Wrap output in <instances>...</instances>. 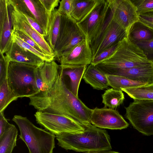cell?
<instances>
[{"label": "cell", "instance_id": "obj_1", "mask_svg": "<svg viewBox=\"0 0 153 153\" xmlns=\"http://www.w3.org/2000/svg\"><path fill=\"white\" fill-rule=\"evenodd\" d=\"M59 74L52 88L46 92L29 97V104L37 111L64 115L79 122L85 128L91 125L92 109L88 108L68 88Z\"/></svg>", "mask_w": 153, "mask_h": 153}, {"label": "cell", "instance_id": "obj_2", "mask_svg": "<svg viewBox=\"0 0 153 153\" xmlns=\"http://www.w3.org/2000/svg\"><path fill=\"white\" fill-rule=\"evenodd\" d=\"M56 137L58 145L66 150L85 153L112 149L107 131L92 124L85 127L82 133H63Z\"/></svg>", "mask_w": 153, "mask_h": 153}, {"label": "cell", "instance_id": "obj_3", "mask_svg": "<svg viewBox=\"0 0 153 153\" xmlns=\"http://www.w3.org/2000/svg\"><path fill=\"white\" fill-rule=\"evenodd\" d=\"M12 120L18 127L19 138L26 144L29 153H53L55 135L36 127L26 117L15 115Z\"/></svg>", "mask_w": 153, "mask_h": 153}, {"label": "cell", "instance_id": "obj_4", "mask_svg": "<svg viewBox=\"0 0 153 153\" xmlns=\"http://www.w3.org/2000/svg\"><path fill=\"white\" fill-rule=\"evenodd\" d=\"M128 37L120 41L114 52L96 65L99 69H125L152 63Z\"/></svg>", "mask_w": 153, "mask_h": 153}, {"label": "cell", "instance_id": "obj_5", "mask_svg": "<svg viewBox=\"0 0 153 153\" xmlns=\"http://www.w3.org/2000/svg\"><path fill=\"white\" fill-rule=\"evenodd\" d=\"M38 67L10 62L7 80L9 87L17 98H29L38 93L35 77Z\"/></svg>", "mask_w": 153, "mask_h": 153}, {"label": "cell", "instance_id": "obj_6", "mask_svg": "<svg viewBox=\"0 0 153 153\" xmlns=\"http://www.w3.org/2000/svg\"><path fill=\"white\" fill-rule=\"evenodd\" d=\"M128 32L113 20L110 9L103 24L89 43L93 58L127 37Z\"/></svg>", "mask_w": 153, "mask_h": 153}, {"label": "cell", "instance_id": "obj_7", "mask_svg": "<svg viewBox=\"0 0 153 153\" xmlns=\"http://www.w3.org/2000/svg\"><path fill=\"white\" fill-rule=\"evenodd\" d=\"M86 39L74 19L61 15L59 32L54 51L55 59L58 60Z\"/></svg>", "mask_w": 153, "mask_h": 153}, {"label": "cell", "instance_id": "obj_8", "mask_svg": "<svg viewBox=\"0 0 153 153\" xmlns=\"http://www.w3.org/2000/svg\"><path fill=\"white\" fill-rule=\"evenodd\" d=\"M126 117L142 134L153 135V100H134L125 108Z\"/></svg>", "mask_w": 153, "mask_h": 153}, {"label": "cell", "instance_id": "obj_9", "mask_svg": "<svg viewBox=\"0 0 153 153\" xmlns=\"http://www.w3.org/2000/svg\"><path fill=\"white\" fill-rule=\"evenodd\" d=\"M34 115L38 124L56 136L63 133H81L85 129L79 122L66 115L39 111Z\"/></svg>", "mask_w": 153, "mask_h": 153}, {"label": "cell", "instance_id": "obj_10", "mask_svg": "<svg viewBox=\"0 0 153 153\" xmlns=\"http://www.w3.org/2000/svg\"><path fill=\"white\" fill-rule=\"evenodd\" d=\"M109 10L106 0H99L92 11L82 20L77 22L88 43L103 25Z\"/></svg>", "mask_w": 153, "mask_h": 153}, {"label": "cell", "instance_id": "obj_11", "mask_svg": "<svg viewBox=\"0 0 153 153\" xmlns=\"http://www.w3.org/2000/svg\"><path fill=\"white\" fill-rule=\"evenodd\" d=\"M91 122L94 126L102 129L121 130L129 126L118 111L105 107L92 109Z\"/></svg>", "mask_w": 153, "mask_h": 153}, {"label": "cell", "instance_id": "obj_12", "mask_svg": "<svg viewBox=\"0 0 153 153\" xmlns=\"http://www.w3.org/2000/svg\"><path fill=\"white\" fill-rule=\"evenodd\" d=\"M112 18L128 31L131 26L139 20L136 9L131 0H106Z\"/></svg>", "mask_w": 153, "mask_h": 153}, {"label": "cell", "instance_id": "obj_13", "mask_svg": "<svg viewBox=\"0 0 153 153\" xmlns=\"http://www.w3.org/2000/svg\"><path fill=\"white\" fill-rule=\"evenodd\" d=\"M11 4L13 28L25 33L32 39L46 53L55 57L53 51L45 38L30 26L23 14L15 6Z\"/></svg>", "mask_w": 153, "mask_h": 153}, {"label": "cell", "instance_id": "obj_14", "mask_svg": "<svg viewBox=\"0 0 153 153\" xmlns=\"http://www.w3.org/2000/svg\"><path fill=\"white\" fill-rule=\"evenodd\" d=\"M11 5L9 0H0V51L8 50L12 42Z\"/></svg>", "mask_w": 153, "mask_h": 153}, {"label": "cell", "instance_id": "obj_15", "mask_svg": "<svg viewBox=\"0 0 153 153\" xmlns=\"http://www.w3.org/2000/svg\"><path fill=\"white\" fill-rule=\"evenodd\" d=\"M106 74L120 76L147 85L153 84V63L125 69H99Z\"/></svg>", "mask_w": 153, "mask_h": 153}, {"label": "cell", "instance_id": "obj_16", "mask_svg": "<svg viewBox=\"0 0 153 153\" xmlns=\"http://www.w3.org/2000/svg\"><path fill=\"white\" fill-rule=\"evenodd\" d=\"M59 65L54 60L49 62L45 61L42 65L37 68L35 77L39 91L37 94L45 93L52 88L59 74Z\"/></svg>", "mask_w": 153, "mask_h": 153}, {"label": "cell", "instance_id": "obj_17", "mask_svg": "<svg viewBox=\"0 0 153 153\" xmlns=\"http://www.w3.org/2000/svg\"><path fill=\"white\" fill-rule=\"evenodd\" d=\"M93 56L86 39L77 45L68 54L58 60L61 65H88L91 63Z\"/></svg>", "mask_w": 153, "mask_h": 153}, {"label": "cell", "instance_id": "obj_18", "mask_svg": "<svg viewBox=\"0 0 153 153\" xmlns=\"http://www.w3.org/2000/svg\"><path fill=\"white\" fill-rule=\"evenodd\" d=\"M5 55L10 62L27 64L39 67L44 61L41 58L22 47L16 42L12 41Z\"/></svg>", "mask_w": 153, "mask_h": 153}, {"label": "cell", "instance_id": "obj_19", "mask_svg": "<svg viewBox=\"0 0 153 153\" xmlns=\"http://www.w3.org/2000/svg\"><path fill=\"white\" fill-rule=\"evenodd\" d=\"M23 1L34 18L42 28L47 36L51 13L46 9L40 0H23Z\"/></svg>", "mask_w": 153, "mask_h": 153}, {"label": "cell", "instance_id": "obj_20", "mask_svg": "<svg viewBox=\"0 0 153 153\" xmlns=\"http://www.w3.org/2000/svg\"><path fill=\"white\" fill-rule=\"evenodd\" d=\"M82 78L94 89L102 90L109 86L106 74L91 64L87 66Z\"/></svg>", "mask_w": 153, "mask_h": 153}, {"label": "cell", "instance_id": "obj_21", "mask_svg": "<svg viewBox=\"0 0 153 153\" xmlns=\"http://www.w3.org/2000/svg\"><path fill=\"white\" fill-rule=\"evenodd\" d=\"M87 66L59 65V71L63 77L68 76L70 79V90L77 97L80 82Z\"/></svg>", "mask_w": 153, "mask_h": 153}, {"label": "cell", "instance_id": "obj_22", "mask_svg": "<svg viewBox=\"0 0 153 153\" xmlns=\"http://www.w3.org/2000/svg\"><path fill=\"white\" fill-rule=\"evenodd\" d=\"M127 37L134 43L149 41L153 39V30L139 20L130 27Z\"/></svg>", "mask_w": 153, "mask_h": 153}, {"label": "cell", "instance_id": "obj_23", "mask_svg": "<svg viewBox=\"0 0 153 153\" xmlns=\"http://www.w3.org/2000/svg\"><path fill=\"white\" fill-rule=\"evenodd\" d=\"M99 0H72L71 16L77 22L84 19L94 8Z\"/></svg>", "mask_w": 153, "mask_h": 153}, {"label": "cell", "instance_id": "obj_24", "mask_svg": "<svg viewBox=\"0 0 153 153\" xmlns=\"http://www.w3.org/2000/svg\"><path fill=\"white\" fill-rule=\"evenodd\" d=\"M61 16L58 9H55L51 13L49 29L46 37L53 51L59 32Z\"/></svg>", "mask_w": 153, "mask_h": 153}, {"label": "cell", "instance_id": "obj_25", "mask_svg": "<svg viewBox=\"0 0 153 153\" xmlns=\"http://www.w3.org/2000/svg\"><path fill=\"white\" fill-rule=\"evenodd\" d=\"M18 131L13 124L0 137V153H12L16 146Z\"/></svg>", "mask_w": 153, "mask_h": 153}, {"label": "cell", "instance_id": "obj_26", "mask_svg": "<svg viewBox=\"0 0 153 153\" xmlns=\"http://www.w3.org/2000/svg\"><path fill=\"white\" fill-rule=\"evenodd\" d=\"M102 103L105 107L114 109L121 104L125 99L122 90L113 88L106 90L102 95Z\"/></svg>", "mask_w": 153, "mask_h": 153}, {"label": "cell", "instance_id": "obj_27", "mask_svg": "<svg viewBox=\"0 0 153 153\" xmlns=\"http://www.w3.org/2000/svg\"><path fill=\"white\" fill-rule=\"evenodd\" d=\"M106 75L109 86L115 90H121L122 88L147 85L142 82L131 80L122 76Z\"/></svg>", "mask_w": 153, "mask_h": 153}, {"label": "cell", "instance_id": "obj_28", "mask_svg": "<svg viewBox=\"0 0 153 153\" xmlns=\"http://www.w3.org/2000/svg\"><path fill=\"white\" fill-rule=\"evenodd\" d=\"M121 90L134 100H153V90L146 85L122 88Z\"/></svg>", "mask_w": 153, "mask_h": 153}, {"label": "cell", "instance_id": "obj_29", "mask_svg": "<svg viewBox=\"0 0 153 153\" xmlns=\"http://www.w3.org/2000/svg\"><path fill=\"white\" fill-rule=\"evenodd\" d=\"M18 98L9 87L7 79L0 84V112H4L11 102Z\"/></svg>", "mask_w": 153, "mask_h": 153}, {"label": "cell", "instance_id": "obj_30", "mask_svg": "<svg viewBox=\"0 0 153 153\" xmlns=\"http://www.w3.org/2000/svg\"><path fill=\"white\" fill-rule=\"evenodd\" d=\"M12 41L13 42H16L22 47L34 54L44 61L49 62L54 60V56L42 53L25 42L13 33H12Z\"/></svg>", "mask_w": 153, "mask_h": 153}, {"label": "cell", "instance_id": "obj_31", "mask_svg": "<svg viewBox=\"0 0 153 153\" xmlns=\"http://www.w3.org/2000/svg\"><path fill=\"white\" fill-rule=\"evenodd\" d=\"M138 16L153 11V0H131Z\"/></svg>", "mask_w": 153, "mask_h": 153}, {"label": "cell", "instance_id": "obj_32", "mask_svg": "<svg viewBox=\"0 0 153 153\" xmlns=\"http://www.w3.org/2000/svg\"><path fill=\"white\" fill-rule=\"evenodd\" d=\"M4 54L0 51V84L7 79L10 62L7 56Z\"/></svg>", "mask_w": 153, "mask_h": 153}, {"label": "cell", "instance_id": "obj_33", "mask_svg": "<svg viewBox=\"0 0 153 153\" xmlns=\"http://www.w3.org/2000/svg\"><path fill=\"white\" fill-rule=\"evenodd\" d=\"M143 51L147 59L153 62V39L147 41H142L135 43Z\"/></svg>", "mask_w": 153, "mask_h": 153}, {"label": "cell", "instance_id": "obj_34", "mask_svg": "<svg viewBox=\"0 0 153 153\" xmlns=\"http://www.w3.org/2000/svg\"><path fill=\"white\" fill-rule=\"evenodd\" d=\"M118 44L107 48L97 55L92 60L91 64L96 65L111 55L116 51Z\"/></svg>", "mask_w": 153, "mask_h": 153}, {"label": "cell", "instance_id": "obj_35", "mask_svg": "<svg viewBox=\"0 0 153 153\" xmlns=\"http://www.w3.org/2000/svg\"><path fill=\"white\" fill-rule=\"evenodd\" d=\"M12 33L18 36L25 42L33 47L38 51L42 53L47 54L32 39L25 33L19 30L13 28Z\"/></svg>", "mask_w": 153, "mask_h": 153}, {"label": "cell", "instance_id": "obj_36", "mask_svg": "<svg viewBox=\"0 0 153 153\" xmlns=\"http://www.w3.org/2000/svg\"><path fill=\"white\" fill-rule=\"evenodd\" d=\"M72 0L60 1L58 10L61 15L71 16Z\"/></svg>", "mask_w": 153, "mask_h": 153}, {"label": "cell", "instance_id": "obj_37", "mask_svg": "<svg viewBox=\"0 0 153 153\" xmlns=\"http://www.w3.org/2000/svg\"><path fill=\"white\" fill-rule=\"evenodd\" d=\"M139 21L153 30V11L139 16Z\"/></svg>", "mask_w": 153, "mask_h": 153}, {"label": "cell", "instance_id": "obj_38", "mask_svg": "<svg viewBox=\"0 0 153 153\" xmlns=\"http://www.w3.org/2000/svg\"><path fill=\"white\" fill-rule=\"evenodd\" d=\"M23 15L33 28L37 31L42 37L44 38L46 37L47 36L44 31L34 19L26 15Z\"/></svg>", "mask_w": 153, "mask_h": 153}, {"label": "cell", "instance_id": "obj_39", "mask_svg": "<svg viewBox=\"0 0 153 153\" xmlns=\"http://www.w3.org/2000/svg\"><path fill=\"white\" fill-rule=\"evenodd\" d=\"M9 123L4 114V112H0V137L12 126Z\"/></svg>", "mask_w": 153, "mask_h": 153}, {"label": "cell", "instance_id": "obj_40", "mask_svg": "<svg viewBox=\"0 0 153 153\" xmlns=\"http://www.w3.org/2000/svg\"><path fill=\"white\" fill-rule=\"evenodd\" d=\"M46 9L51 13L59 5V0H40Z\"/></svg>", "mask_w": 153, "mask_h": 153}, {"label": "cell", "instance_id": "obj_41", "mask_svg": "<svg viewBox=\"0 0 153 153\" xmlns=\"http://www.w3.org/2000/svg\"><path fill=\"white\" fill-rule=\"evenodd\" d=\"M85 153H120L113 151L111 150H102L94 151L89 152Z\"/></svg>", "mask_w": 153, "mask_h": 153}, {"label": "cell", "instance_id": "obj_42", "mask_svg": "<svg viewBox=\"0 0 153 153\" xmlns=\"http://www.w3.org/2000/svg\"><path fill=\"white\" fill-rule=\"evenodd\" d=\"M146 86L150 89L153 90V84L147 85Z\"/></svg>", "mask_w": 153, "mask_h": 153}]
</instances>
